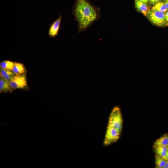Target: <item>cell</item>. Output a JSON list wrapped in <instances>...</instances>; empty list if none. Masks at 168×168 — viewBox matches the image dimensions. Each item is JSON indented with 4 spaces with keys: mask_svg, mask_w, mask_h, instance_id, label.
Segmentation results:
<instances>
[{
    "mask_svg": "<svg viewBox=\"0 0 168 168\" xmlns=\"http://www.w3.org/2000/svg\"><path fill=\"white\" fill-rule=\"evenodd\" d=\"M72 13L77 23L79 33L90 27L101 16L100 9L86 0H76Z\"/></svg>",
    "mask_w": 168,
    "mask_h": 168,
    "instance_id": "cell-1",
    "label": "cell"
},
{
    "mask_svg": "<svg viewBox=\"0 0 168 168\" xmlns=\"http://www.w3.org/2000/svg\"><path fill=\"white\" fill-rule=\"evenodd\" d=\"M123 119L121 110L119 106L114 107L110 115L107 128L116 130L121 133Z\"/></svg>",
    "mask_w": 168,
    "mask_h": 168,
    "instance_id": "cell-2",
    "label": "cell"
},
{
    "mask_svg": "<svg viewBox=\"0 0 168 168\" xmlns=\"http://www.w3.org/2000/svg\"><path fill=\"white\" fill-rule=\"evenodd\" d=\"M147 16L150 21L156 26H165L168 25L164 13L152 9L148 11Z\"/></svg>",
    "mask_w": 168,
    "mask_h": 168,
    "instance_id": "cell-3",
    "label": "cell"
},
{
    "mask_svg": "<svg viewBox=\"0 0 168 168\" xmlns=\"http://www.w3.org/2000/svg\"><path fill=\"white\" fill-rule=\"evenodd\" d=\"M8 82L12 90L22 89L27 86L26 79L24 74H15Z\"/></svg>",
    "mask_w": 168,
    "mask_h": 168,
    "instance_id": "cell-4",
    "label": "cell"
},
{
    "mask_svg": "<svg viewBox=\"0 0 168 168\" xmlns=\"http://www.w3.org/2000/svg\"><path fill=\"white\" fill-rule=\"evenodd\" d=\"M62 16L60 15L59 17L51 24L48 31V35L51 37H55L58 33L61 22Z\"/></svg>",
    "mask_w": 168,
    "mask_h": 168,
    "instance_id": "cell-5",
    "label": "cell"
},
{
    "mask_svg": "<svg viewBox=\"0 0 168 168\" xmlns=\"http://www.w3.org/2000/svg\"><path fill=\"white\" fill-rule=\"evenodd\" d=\"M135 3L137 9L141 12L145 16H146L149 11L146 4L142 2L139 0H135Z\"/></svg>",
    "mask_w": 168,
    "mask_h": 168,
    "instance_id": "cell-6",
    "label": "cell"
},
{
    "mask_svg": "<svg viewBox=\"0 0 168 168\" xmlns=\"http://www.w3.org/2000/svg\"><path fill=\"white\" fill-rule=\"evenodd\" d=\"M12 71L14 74L22 75L24 74L26 71V70L23 64L14 62V66Z\"/></svg>",
    "mask_w": 168,
    "mask_h": 168,
    "instance_id": "cell-7",
    "label": "cell"
},
{
    "mask_svg": "<svg viewBox=\"0 0 168 168\" xmlns=\"http://www.w3.org/2000/svg\"><path fill=\"white\" fill-rule=\"evenodd\" d=\"M14 75L12 71L0 68V78L9 81Z\"/></svg>",
    "mask_w": 168,
    "mask_h": 168,
    "instance_id": "cell-8",
    "label": "cell"
},
{
    "mask_svg": "<svg viewBox=\"0 0 168 168\" xmlns=\"http://www.w3.org/2000/svg\"><path fill=\"white\" fill-rule=\"evenodd\" d=\"M8 81L0 78V92H4L11 91Z\"/></svg>",
    "mask_w": 168,
    "mask_h": 168,
    "instance_id": "cell-9",
    "label": "cell"
},
{
    "mask_svg": "<svg viewBox=\"0 0 168 168\" xmlns=\"http://www.w3.org/2000/svg\"><path fill=\"white\" fill-rule=\"evenodd\" d=\"M167 135L165 134L156 140L154 146H168Z\"/></svg>",
    "mask_w": 168,
    "mask_h": 168,
    "instance_id": "cell-10",
    "label": "cell"
},
{
    "mask_svg": "<svg viewBox=\"0 0 168 168\" xmlns=\"http://www.w3.org/2000/svg\"><path fill=\"white\" fill-rule=\"evenodd\" d=\"M154 148L156 154L163 158L168 151V146H154Z\"/></svg>",
    "mask_w": 168,
    "mask_h": 168,
    "instance_id": "cell-11",
    "label": "cell"
},
{
    "mask_svg": "<svg viewBox=\"0 0 168 168\" xmlns=\"http://www.w3.org/2000/svg\"><path fill=\"white\" fill-rule=\"evenodd\" d=\"M152 9L163 13L166 12L168 11L164 2H161L156 3L152 7Z\"/></svg>",
    "mask_w": 168,
    "mask_h": 168,
    "instance_id": "cell-12",
    "label": "cell"
},
{
    "mask_svg": "<svg viewBox=\"0 0 168 168\" xmlns=\"http://www.w3.org/2000/svg\"><path fill=\"white\" fill-rule=\"evenodd\" d=\"M14 66V62L8 60L4 61L0 63V68L12 71Z\"/></svg>",
    "mask_w": 168,
    "mask_h": 168,
    "instance_id": "cell-13",
    "label": "cell"
},
{
    "mask_svg": "<svg viewBox=\"0 0 168 168\" xmlns=\"http://www.w3.org/2000/svg\"><path fill=\"white\" fill-rule=\"evenodd\" d=\"M155 163L157 168H163L166 161L162 157L156 154L155 156Z\"/></svg>",
    "mask_w": 168,
    "mask_h": 168,
    "instance_id": "cell-14",
    "label": "cell"
},
{
    "mask_svg": "<svg viewBox=\"0 0 168 168\" xmlns=\"http://www.w3.org/2000/svg\"><path fill=\"white\" fill-rule=\"evenodd\" d=\"M160 0H149V1L151 3L154 4L159 2Z\"/></svg>",
    "mask_w": 168,
    "mask_h": 168,
    "instance_id": "cell-15",
    "label": "cell"
},
{
    "mask_svg": "<svg viewBox=\"0 0 168 168\" xmlns=\"http://www.w3.org/2000/svg\"><path fill=\"white\" fill-rule=\"evenodd\" d=\"M163 159L166 161L168 160V151L167 152L166 155Z\"/></svg>",
    "mask_w": 168,
    "mask_h": 168,
    "instance_id": "cell-16",
    "label": "cell"
},
{
    "mask_svg": "<svg viewBox=\"0 0 168 168\" xmlns=\"http://www.w3.org/2000/svg\"><path fill=\"white\" fill-rule=\"evenodd\" d=\"M163 168H168V160H166Z\"/></svg>",
    "mask_w": 168,
    "mask_h": 168,
    "instance_id": "cell-17",
    "label": "cell"
},
{
    "mask_svg": "<svg viewBox=\"0 0 168 168\" xmlns=\"http://www.w3.org/2000/svg\"><path fill=\"white\" fill-rule=\"evenodd\" d=\"M142 2L147 4L149 0H139Z\"/></svg>",
    "mask_w": 168,
    "mask_h": 168,
    "instance_id": "cell-18",
    "label": "cell"
},
{
    "mask_svg": "<svg viewBox=\"0 0 168 168\" xmlns=\"http://www.w3.org/2000/svg\"><path fill=\"white\" fill-rule=\"evenodd\" d=\"M165 5H166L168 10V0H165L164 2Z\"/></svg>",
    "mask_w": 168,
    "mask_h": 168,
    "instance_id": "cell-19",
    "label": "cell"
},
{
    "mask_svg": "<svg viewBox=\"0 0 168 168\" xmlns=\"http://www.w3.org/2000/svg\"><path fill=\"white\" fill-rule=\"evenodd\" d=\"M165 18L167 21L168 22V11L165 14Z\"/></svg>",
    "mask_w": 168,
    "mask_h": 168,
    "instance_id": "cell-20",
    "label": "cell"
},
{
    "mask_svg": "<svg viewBox=\"0 0 168 168\" xmlns=\"http://www.w3.org/2000/svg\"><path fill=\"white\" fill-rule=\"evenodd\" d=\"M167 138H168V135H167Z\"/></svg>",
    "mask_w": 168,
    "mask_h": 168,
    "instance_id": "cell-21",
    "label": "cell"
}]
</instances>
